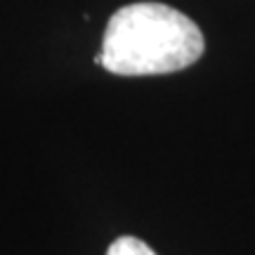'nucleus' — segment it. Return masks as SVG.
<instances>
[{
    "mask_svg": "<svg viewBox=\"0 0 255 255\" xmlns=\"http://www.w3.org/2000/svg\"><path fill=\"white\" fill-rule=\"evenodd\" d=\"M107 255H156L151 246H146L142 239L137 237H119L109 246Z\"/></svg>",
    "mask_w": 255,
    "mask_h": 255,
    "instance_id": "2",
    "label": "nucleus"
},
{
    "mask_svg": "<svg viewBox=\"0 0 255 255\" xmlns=\"http://www.w3.org/2000/svg\"><path fill=\"white\" fill-rule=\"evenodd\" d=\"M206 50L201 28L163 2H132L114 12L102 38V66L116 76L182 71Z\"/></svg>",
    "mask_w": 255,
    "mask_h": 255,
    "instance_id": "1",
    "label": "nucleus"
}]
</instances>
